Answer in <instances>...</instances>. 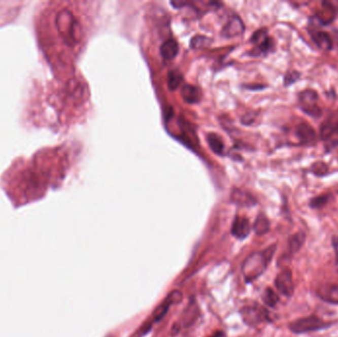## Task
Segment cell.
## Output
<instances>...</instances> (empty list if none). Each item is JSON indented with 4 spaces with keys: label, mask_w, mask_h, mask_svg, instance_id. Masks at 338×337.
Masks as SVG:
<instances>
[{
    "label": "cell",
    "mask_w": 338,
    "mask_h": 337,
    "mask_svg": "<svg viewBox=\"0 0 338 337\" xmlns=\"http://www.w3.org/2000/svg\"><path fill=\"white\" fill-rule=\"evenodd\" d=\"M199 315V310H198V307L196 304H189L188 305L186 310L184 311V314H183V317H182V323L184 326H188V325H191L194 320L197 319Z\"/></svg>",
    "instance_id": "obj_20"
},
{
    "label": "cell",
    "mask_w": 338,
    "mask_h": 337,
    "mask_svg": "<svg viewBox=\"0 0 338 337\" xmlns=\"http://www.w3.org/2000/svg\"><path fill=\"white\" fill-rule=\"evenodd\" d=\"M321 5H322V8L317 12L316 18L318 19L322 25H328L335 18L336 11L329 2L323 1L321 3Z\"/></svg>",
    "instance_id": "obj_12"
},
{
    "label": "cell",
    "mask_w": 338,
    "mask_h": 337,
    "mask_svg": "<svg viewBox=\"0 0 338 337\" xmlns=\"http://www.w3.org/2000/svg\"><path fill=\"white\" fill-rule=\"evenodd\" d=\"M300 77V73L297 72V71H290L288 72L285 77H284V85L287 87L291 84H294L295 82H297Z\"/></svg>",
    "instance_id": "obj_29"
},
{
    "label": "cell",
    "mask_w": 338,
    "mask_h": 337,
    "mask_svg": "<svg viewBox=\"0 0 338 337\" xmlns=\"http://www.w3.org/2000/svg\"><path fill=\"white\" fill-rule=\"evenodd\" d=\"M310 35L317 47L322 51H330L332 49V40L330 35L325 31L313 30L310 32Z\"/></svg>",
    "instance_id": "obj_10"
},
{
    "label": "cell",
    "mask_w": 338,
    "mask_h": 337,
    "mask_svg": "<svg viewBox=\"0 0 338 337\" xmlns=\"http://www.w3.org/2000/svg\"><path fill=\"white\" fill-rule=\"evenodd\" d=\"M201 94V90L198 87L191 84H185L181 88L182 98L189 104H195L200 102Z\"/></svg>",
    "instance_id": "obj_15"
},
{
    "label": "cell",
    "mask_w": 338,
    "mask_h": 337,
    "mask_svg": "<svg viewBox=\"0 0 338 337\" xmlns=\"http://www.w3.org/2000/svg\"><path fill=\"white\" fill-rule=\"evenodd\" d=\"M230 200L233 204L241 207H252L256 204V200L253 196L240 189L232 190L230 194Z\"/></svg>",
    "instance_id": "obj_11"
},
{
    "label": "cell",
    "mask_w": 338,
    "mask_h": 337,
    "mask_svg": "<svg viewBox=\"0 0 338 337\" xmlns=\"http://www.w3.org/2000/svg\"><path fill=\"white\" fill-rule=\"evenodd\" d=\"M274 41L271 37H268L262 44L258 45L255 47V49L251 52V54L253 56H259V55H266L268 53H270L273 49H274Z\"/></svg>",
    "instance_id": "obj_23"
},
{
    "label": "cell",
    "mask_w": 338,
    "mask_h": 337,
    "mask_svg": "<svg viewBox=\"0 0 338 337\" xmlns=\"http://www.w3.org/2000/svg\"><path fill=\"white\" fill-rule=\"evenodd\" d=\"M178 52H179L178 43L173 39H169L167 41H165L160 47V54L165 59H173L178 55Z\"/></svg>",
    "instance_id": "obj_17"
},
{
    "label": "cell",
    "mask_w": 338,
    "mask_h": 337,
    "mask_svg": "<svg viewBox=\"0 0 338 337\" xmlns=\"http://www.w3.org/2000/svg\"><path fill=\"white\" fill-rule=\"evenodd\" d=\"M328 326H330V323L325 322L324 320L319 319L316 316H310L293 321L290 324V329L294 333L300 334V333H307L311 331L324 329L327 328Z\"/></svg>",
    "instance_id": "obj_4"
},
{
    "label": "cell",
    "mask_w": 338,
    "mask_h": 337,
    "mask_svg": "<svg viewBox=\"0 0 338 337\" xmlns=\"http://www.w3.org/2000/svg\"><path fill=\"white\" fill-rule=\"evenodd\" d=\"M275 286L277 290L286 297H291L294 294L295 286L293 281V274L289 268H285L275 279Z\"/></svg>",
    "instance_id": "obj_6"
},
{
    "label": "cell",
    "mask_w": 338,
    "mask_h": 337,
    "mask_svg": "<svg viewBox=\"0 0 338 337\" xmlns=\"http://www.w3.org/2000/svg\"><path fill=\"white\" fill-rule=\"evenodd\" d=\"M320 138L323 141H328L333 134L338 133V120L328 119L320 126Z\"/></svg>",
    "instance_id": "obj_16"
},
{
    "label": "cell",
    "mask_w": 338,
    "mask_h": 337,
    "mask_svg": "<svg viewBox=\"0 0 338 337\" xmlns=\"http://www.w3.org/2000/svg\"><path fill=\"white\" fill-rule=\"evenodd\" d=\"M253 229H254L255 233L258 235L266 234L270 230V222L265 215H263V214L258 215V217L256 218V220L254 222Z\"/></svg>",
    "instance_id": "obj_19"
},
{
    "label": "cell",
    "mask_w": 338,
    "mask_h": 337,
    "mask_svg": "<svg viewBox=\"0 0 338 337\" xmlns=\"http://www.w3.org/2000/svg\"><path fill=\"white\" fill-rule=\"evenodd\" d=\"M332 245H333L334 252H335V266H336L338 272V237H333Z\"/></svg>",
    "instance_id": "obj_31"
},
{
    "label": "cell",
    "mask_w": 338,
    "mask_h": 337,
    "mask_svg": "<svg viewBox=\"0 0 338 337\" xmlns=\"http://www.w3.org/2000/svg\"><path fill=\"white\" fill-rule=\"evenodd\" d=\"M171 305H174L172 300L170 299V297L167 296L166 299L163 300L153 312L152 316H153V319L155 321H159L161 319H163L165 317V315L167 314L168 312L169 308L171 307Z\"/></svg>",
    "instance_id": "obj_22"
},
{
    "label": "cell",
    "mask_w": 338,
    "mask_h": 337,
    "mask_svg": "<svg viewBox=\"0 0 338 337\" xmlns=\"http://www.w3.org/2000/svg\"><path fill=\"white\" fill-rule=\"evenodd\" d=\"M244 21L239 16H231L222 30V35L225 38H233L242 35L244 32Z\"/></svg>",
    "instance_id": "obj_8"
},
{
    "label": "cell",
    "mask_w": 338,
    "mask_h": 337,
    "mask_svg": "<svg viewBox=\"0 0 338 337\" xmlns=\"http://www.w3.org/2000/svg\"><path fill=\"white\" fill-rule=\"evenodd\" d=\"M183 81V75L178 71H171L167 75V84L170 90H176Z\"/></svg>",
    "instance_id": "obj_24"
},
{
    "label": "cell",
    "mask_w": 338,
    "mask_h": 337,
    "mask_svg": "<svg viewBox=\"0 0 338 337\" xmlns=\"http://www.w3.org/2000/svg\"><path fill=\"white\" fill-rule=\"evenodd\" d=\"M269 37L268 36V31L267 29L265 28H262V29H259L257 30L256 32H254V34L251 36V43L254 44L255 46H258L260 44H262L263 42Z\"/></svg>",
    "instance_id": "obj_27"
},
{
    "label": "cell",
    "mask_w": 338,
    "mask_h": 337,
    "mask_svg": "<svg viewBox=\"0 0 338 337\" xmlns=\"http://www.w3.org/2000/svg\"><path fill=\"white\" fill-rule=\"evenodd\" d=\"M251 226L249 221L244 217H236L231 226V233L239 240H244L250 233Z\"/></svg>",
    "instance_id": "obj_9"
},
{
    "label": "cell",
    "mask_w": 338,
    "mask_h": 337,
    "mask_svg": "<svg viewBox=\"0 0 338 337\" xmlns=\"http://www.w3.org/2000/svg\"><path fill=\"white\" fill-rule=\"evenodd\" d=\"M58 149H42L31 157L15 159L2 174L0 186L22 203L40 199L48 188L56 185L61 174Z\"/></svg>",
    "instance_id": "obj_1"
},
{
    "label": "cell",
    "mask_w": 338,
    "mask_h": 337,
    "mask_svg": "<svg viewBox=\"0 0 338 337\" xmlns=\"http://www.w3.org/2000/svg\"><path fill=\"white\" fill-rule=\"evenodd\" d=\"M275 249L276 245H271L264 251L254 252L246 257L242 268L245 281H254L262 275L274 255Z\"/></svg>",
    "instance_id": "obj_3"
},
{
    "label": "cell",
    "mask_w": 338,
    "mask_h": 337,
    "mask_svg": "<svg viewBox=\"0 0 338 337\" xmlns=\"http://www.w3.org/2000/svg\"><path fill=\"white\" fill-rule=\"evenodd\" d=\"M299 106L300 110L307 115L319 118L321 116L322 111L318 104L319 95L313 89H306L299 93Z\"/></svg>",
    "instance_id": "obj_5"
},
{
    "label": "cell",
    "mask_w": 338,
    "mask_h": 337,
    "mask_svg": "<svg viewBox=\"0 0 338 337\" xmlns=\"http://www.w3.org/2000/svg\"><path fill=\"white\" fill-rule=\"evenodd\" d=\"M318 295L324 301L338 305V285H323L319 287Z\"/></svg>",
    "instance_id": "obj_14"
},
{
    "label": "cell",
    "mask_w": 338,
    "mask_h": 337,
    "mask_svg": "<svg viewBox=\"0 0 338 337\" xmlns=\"http://www.w3.org/2000/svg\"><path fill=\"white\" fill-rule=\"evenodd\" d=\"M311 170L317 176H323V175H325L328 172V167H327V165L324 162L318 161V162H316V163H314L312 165Z\"/></svg>",
    "instance_id": "obj_30"
},
{
    "label": "cell",
    "mask_w": 338,
    "mask_h": 337,
    "mask_svg": "<svg viewBox=\"0 0 338 337\" xmlns=\"http://www.w3.org/2000/svg\"><path fill=\"white\" fill-rule=\"evenodd\" d=\"M39 47L50 65L56 59L59 46L74 49L82 40V26L67 7H55L49 2L41 5L35 16Z\"/></svg>",
    "instance_id": "obj_2"
},
{
    "label": "cell",
    "mask_w": 338,
    "mask_h": 337,
    "mask_svg": "<svg viewBox=\"0 0 338 337\" xmlns=\"http://www.w3.org/2000/svg\"><path fill=\"white\" fill-rule=\"evenodd\" d=\"M263 301L268 306V307H275L277 302L279 301V297L278 295L271 289L267 288L263 294Z\"/></svg>",
    "instance_id": "obj_25"
},
{
    "label": "cell",
    "mask_w": 338,
    "mask_h": 337,
    "mask_svg": "<svg viewBox=\"0 0 338 337\" xmlns=\"http://www.w3.org/2000/svg\"><path fill=\"white\" fill-rule=\"evenodd\" d=\"M212 337H225V335H224L223 332H217V333L214 334V336Z\"/></svg>",
    "instance_id": "obj_32"
},
{
    "label": "cell",
    "mask_w": 338,
    "mask_h": 337,
    "mask_svg": "<svg viewBox=\"0 0 338 337\" xmlns=\"http://www.w3.org/2000/svg\"><path fill=\"white\" fill-rule=\"evenodd\" d=\"M296 136L300 143L308 145L316 140V131L308 123H301L296 129Z\"/></svg>",
    "instance_id": "obj_13"
},
{
    "label": "cell",
    "mask_w": 338,
    "mask_h": 337,
    "mask_svg": "<svg viewBox=\"0 0 338 337\" xmlns=\"http://www.w3.org/2000/svg\"><path fill=\"white\" fill-rule=\"evenodd\" d=\"M212 43V40L210 38L202 36V35H198L192 38L190 46L193 49H200V48H204L209 46Z\"/></svg>",
    "instance_id": "obj_26"
},
{
    "label": "cell",
    "mask_w": 338,
    "mask_h": 337,
    "mask_svg": "<svg viewBox=\"0 0 338 337\" xmlns=\"http://www.w3.org/2000/svg\"><path fill=\"white\" fill-rule=\"evenodd\" d=\"M329 200V195H320L311 200L310 206L313 209H320L325 206Z\"/></svg>",
    "instance_id": "obj_28"
},
{
    "label": "cell",
    "mask_w": 338,
    "mask_h": 337,
    "mask_svg": "<svg viewBox=\"0 0 338 337\" xmlns=\"http://www.w3.org/2000/svg\"><path fill=\"white\" fill-rule=\"evenodd\" d=\"M208 140V144L211 148V150H213L215 153H217L218 155H225V145L223 140L216 133H210L207 138Z\"/></svg>",
    "instance_id": "obj_18"
},
{
    "label": "cell",
    "mask_w": 338,
    "mask_h": 337,
    "mask_svg": "<svg viewBox=\"0 0 338 337\" xmlns=\"http://www.w3.org/2000/svg\"><path fill=\"white\" fill-rule=\"evenodd\" d=\"M306 241V234L303 232H297L295 233L294 235H292L290 238V241H289V244H288V249H289V252L291 254H294L296 253L297 251H299L300 249V247L302 246V244L305 243Z\"/></svg>",
    "instance_id": "obj_21"
},
{
    "label": "cell",
    "mask_w": 338,
    "mask_h": 337,
    "mask_svg": "<svg viewBox=\"0 0 338 337\" xmlns=\"http://www.w3.org/2000/svg\"><path fill=\"white\" fill-rule=\"evenodd\" d=\"M244 321L249 325H256L268 319L267 312L258 306L244 307L241 312Z\"/></svg>",
    "instance_id": "obj_7"
}]
</instances>
